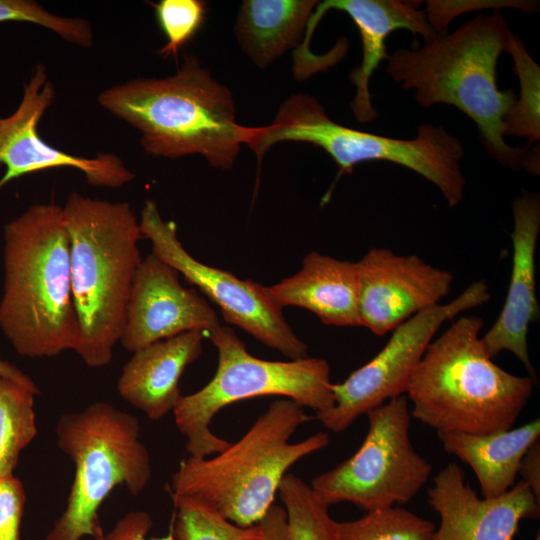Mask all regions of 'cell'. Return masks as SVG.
<instances>
[{
    "instance_id": "6da1fadb",
    "label": "cell",
    "mask_w": 540,
    "mask_h": 540,
    "mask_svg": "<svg viewBox=\"0 0 540 540\" xmlns=\"http://www.w3.org/2000/svg\"><path fill=\"white\" fill-rule=\"evenodd\" d=\"M510 33L499 11L478 15L453 32H436L422 44L396 49L388 54L386 70L414 92L422 108L448 104L473 120L482 144L500 164L539 175V145L512 147L504 140V119L517 96L498 88L497 62Z\"/></svg>"
},
{
    "instance_id": "7a4b0ae2",
    "label": "cell",
    "mask_w": 540,
    "mask_h": 540,
    "mask_svg": "<svg viewBox=\"0 0 540 540\" xmlns=\"http://www.w3.org/2000/svg\"><path fill=\"white\" fill-rule=\"evenodd\" d=\"M3 241V334L19 355L28 358L74 350L79 323L62 206H30L4 226Z\"/></svg>"
},
{
    "instance_id": "3957f363",
    "label": "cell",
    "mask_w": 540,
    "mask_h": 540,
    "mask_svg": "<svg viewBox=\"0 0 540 540\" xmlns=\"http://www.w3.org/2000/svg\"><path fill=\"white\" fill-rule=\"evenodd\" d=\"M97 102L138 130L143 150L155 157L199 154L211 166L230 170L244 145L247 126L236 121L231 92L195 56L173 75L113 85Z\"/></svg>"
},
{
    "instance_id": "277c9868",
    "label": "cell",
    "mask_w": 540,
    "mask_h": 540,
    "mask_svg": "<svg viewBox=\"0 0 540 540\" xmlns=\"http://www.w3.org/2000/svg\"><path fill=\"white\" fill-rule=\"evenodd\" d=\"M70 245V275L79 337L74 351L92 368L110 363L127 316L133 280L142 262L139 221L127 202L79 192L62 206Z\"/></svg>"
},
{
    "instance_id": "5b68a950",
    "label": "cell",
    "mask_w": 540,
    "mask_h": 540,
    "mask_svg": "<svg viewBox=\"0 0 540 540\" xmlns=\"http://www.w3.org/2000/svg\"><path fill=\"white\" fill-rule=\"evenodd\" d=\"M483 320L456 319L431 341L408 382L411 416L441 431L488 434L509 430L535 381L495 364L483 345Z\"/></svg>"
},
{
    "instance_id": "8992f818",
    "label": "cell",
    "mask_w": 540,
    "mask_h": 540,
    "mask_svg": "<svg viewBox=\"0 0 540 540\" xmlns=\"http://www.w3.org/2000/svg\"><path fill=\"white\" fill-rule=\"evenodd\" d=\"M312 419L293 400H274L237 442L211 458L182 460L171 477V497L195 499L241 527L258 524L274 504L288 469L329 444L328 433L322 431L290 442Z\"/></svg>"
},
{
    "instance_id": "52a82bcc",
    "label": "cell",
    "mask_w": 540,
    "mask_h": 540,
    "mask_svg": "<svg viewBox=\"0 0 540 540\" xmlns=\"http://www.w3.org/2000/svg\"><path fill=\"white\" fill-rule=\"evenodd\" d=\"M283 141L307 142L322 148L340 174L351 173L366 161H389L433 183L450 207L464 197L465 178L460 168L464 147L441 125L422 124L413 139L390 138L334 122L316 98L293 94L280 105L271 124L248 127L244 145L261 163L265 153Z\"/></svg>"
},
{
    "instance_id": "ba28073f",
    "label": "cell",
    "mask_w": 540,
    "mask_h": 540,
    "mask_svg": "<svg viewBox=\"0 0 540 540\" xmlns=\"http://www.w3.org/2000/svg\"><path fill=\"white\" fill-rule=\"evenodd\" d=\"M56 435L75 473L66 508L44 540L101 537L98 510L112 489L123 485L137 496L151 480V459L139 440V421L110 403L95 402L61 415Z\"/></svg>"
},
{
    "instance_id": "9c48e42d",
    "label": "cell",
    "mask_w": 540,
    "mask_h": 540,
    "mask_svg": "<svg viewBox=\"0 0 540 540\" xmlns=\"http://www.w3.org/2000/svg\"><path fill=\"white\" fill-rule=\"evenodd\" d=\"M208 337L218 351L216 372L203 388L182 395L172 411L178 430L187 438L189 456L209 457L230 445L211 431L210 424L221 409L234 402L275 395L315 413L332 407L326 360L308 356L290 361L257 358L228 326L220 325Z\"/></svg>"
},
{
    "instance_id": "30bf717a",
    "label": "cell",
    "mask_w": 540,
    "mask_h": 540,
    "mask_svg": "<svg viewBox=\"0 0 540 540\" xmlns=\"http://www.w3.org/2000/svg\"><path fill=\"white\" fill-rule=\"evenodd\" d=\"M366 415L368 431L359 449L311 482L328 506L349 502L368 512L405 504L431 475L432 465L415 451L410 439L412 416L405 395Z\"/></svg>"
},
{
    "instance_id": "8fae6325",
    "label": "cell",
    "mask_w": 540,
    "mask_h": 540,
    "mask_svg": "<svg viewBox=\"0 0 540 540\" xmlns=\"http://www.w3.org/2000/svg\"><path fill=\"white\" fill-rule=\"evenodd\" d=\"M489 299L487 284L476 281L448 303L424 309L398 325L375 357L343 382L331 383L334 403L315 413L314 418L326 429L340 433L359 416L404 395L412 373L441 325Z\"/></svg>"
},
{
    "instance_id": "7c38bea8",
    "label": "cell",
    "mask_w": 540,
    "mask_h": 540,
    "mask_svg": "<svg viewBox=\"0 0 540 540\" xmlns=\"http://www.w3.org/2000/svg\"><path fill=\"white\" fill-rule=\"evenodd\" d=\"M139 226L143 238L151 242L152 253L215 303L228 324L241 328L290 360L308 356L307 344L286 322L282 308L272 301L265 286L195 259L180 242L176 223L164 220L153 200L145 202Z\"/></svg>"
},
{
    "instance_id": "4fadbf2b",
    "label": "cell",
    "mask_w": 540,
    "mask_h": 540,
    "mask_svg": "<svg viewBox=\"0 0 540 540\" xmlns=\"http://www.w3.org/2000/svg\"><path fill=\"white\" fill-rule=\"evenodd\" d=\"M55 86L48 78L44 64H37L23 86L16 110L0 117V165L6 170L0 189L8 182L38 171L69 167L79 170L86 182L95 187L120 188L135 179V174L113 153L95 157L69 154L43 140L38 125L53 104Z\"/></svg>"
},
{
    "instance_id": "5bb4252c",
    "label": "cell",
    "mask_w": 540,
    "mask_h": 540,
    "mask_svg": "<svg viewBox=\"0 0 540 540\" xmlns=\"http://www.w3.org/2000/svg\"><path fill=\"white\" fill-rule=\"evenodd\" d=\"M356 266L360 326L377 336L439 304L454 280L418 255H397L389 248H371Z\"/></svg>"
},
{
    "instance_id": "9a60e30c",
    "label": "cell",
    "mask_w": 540,
    "mask_h": 540,
    "mask_svg": "<svg viewBox=\"0 0 540 540\" xmlns=\"http://www.w3.org/2000/svg\"><path fill=\"white\" fill-rule=\"evenodd\" d=\"M179 275L152 252L142 259L119 341L127 351L192 330L209 336L221 325L215 310L195 289L182 286Z\"/></svg>"
},
{
    "instance_id": "2e32d148",
    "label": "cell",
    "mask_w": 540,
    "mask_h": 540,
    "mask_svg": "<svg viewBox=\"0 0 540 540\" xmlns=\"http://www.w3.org/2000/svg\"><path fill=\"white\" fill-rule=\"evenodd\" d=\"M433 482L427 497L440 525L432 540H513L523 519L540 517V500L522 480L501 496L480 498L452 462Z\"/></svg>"
},
{
    "instance_id": "e0dca14e",
    "label": "cell",
    "mask_w": 540,
    "mask_h": 540,
    "mask_svg": "<svg viewBox=\"0 0 540 540\" xmlns=\"http://www.w3.org/2000/svg\"><path fill=\"white\" fill-rule=\"evenodd\" d=\"M513 247L509 287L503 307L490 329L481 336L491 358L502 351L514 354L528 376L537 382L528 353V331L539 321L540 306L536 296L535 250L540 231V197L523 191L512 205Z\"/></svg>"
},
{
    "instance_id": "ac0fdd59",
    "label": "cell",
    "mask_w": 540,
    "mask_h": 540,
    "mask_svg": "<svg viewBox=\"0 0 540 540\" xmlns=\"http://www.w3.org/2000/svg\"><path fill=\"white\" fill-rule=\"evenodd\" d=\"M420 2L399 0H326L315 7L307 28L314 31L325 12L336 9L345 12L358 28L362 43V61L349 74L356 87L350 103L355 119L369 123L378 117L369 91L370 78L382 60L388 57L386 39L395 30L405 29L422 39L432 36L425 12L419 9Z\"/></svg>"
},
{
    "instance_id": "d6986e66",
    "label": "cell",
    "mask_w": 540,
    "mask_h": 540,
    "mask_svg": "<svg viewBox=\"0 0 540 540\" xmlns=\"http://www.w3.org/2000/svg\"><path fill=\"white\" fill-rule=\"evenodd\" d=\"M205 337L202 331H187L133 352L118 379L120 396L151 420L166 416L182 396L180 378L200 356Z\"/></svg>"
},
{
    "instance_id": "ffe728a7",
    "label": "cell",
    "mask_w": 540,
    "mask_h": 540,
    "mask_svg": "<svg viewBox=\"0 0 540 540\" xmlns=\"http://www.w3.org/2000/svg\"><path fill=\"white\" fill-rule=\"evenodd\" d=\"M265 290L282 309L304 308L329 326H360L356 262L312 251L304 257L297 273L265 286Z\"/></svg>"
},
{
    "instance_id": "44dd1931",
    "label": "cell",
    "mask_w": 540,
    "mask_h": 540,
    "mask_svg": "<svg viewBox=\"0 0 540 540\" xmlns=\"http://www.w3.org/2000/svg\"><path fill=\"white\" fill-rule=\"evenodd\" d=\"M437 436L447 453L472 468L482 496L495 498L515 484L522 457L539 440L540 420L488 434L441 431Z\"/></svg>"
},
{
    "instance_id": "7402d4cb",
    "label": "cell",
    "mask_w": 540,
    "mask_h": 540,
    "mask_svg": "<svg viewBox=\"0 0 540 540\" xmlns=\"http://www.w3.org/2000/svg\"><path fill=\"white\" fill-rule=\"evenodd\" d=\"M316 0H245L239 9L235 34L239 46L261 69L287 50L298 47Z\"/></svg>"
},
{
    "instance_id": "603a6c76",
    "label": "cell",
    "mask_w": 540,
    "mask_h": 540,
    "mask_svg": "<svg viewBox=\"0 0 540 540\" xmlns=\"http://www.w3.org/2000/svg\"><path fill=\"white\" fill-rule=\"evenodd\" d=\"M39 389L0 377V481L12 475L20 453L37 434L34 396Z\"/></svg>"
},
{
    "instance_id": "cb8c5ba5",
    "label": "cell",
    "mask_w": 540,
    "mask_h": 540,
    "mask_svg": "<svg viewBox=\"0 0 540 540\" xmlns=\"http://www.w3.org/2000/svg\"><path fill=\"white\" fill-rule=\"evenodd\" d=\"M287 516L291 540H338L337 521L312 487L298 476L286 473L278 492Z\"/></svg>"
},
{
    "instance_id": "d4e9b609",
    "label": "cell",
    "mask_w": 540,
    "mask_h": 540,
    "mask_svg": "<svg viewBox=\"0 0 540 540\" xmlns=\"http://www.w3.org/2000/svg\"><path fill=\"white\" fill-rule=\"evenodd\" d=\"M506 51L514 62L520 96L504 119V136H519L528 144L540 140V67L528 53L522 39L510 33Z\"/></svg>"
},
{
    "instance_id": "484cf974",
    "label": "cell",
    "mask_w": 540,
    "mask_h": 540,
    "mask_svg": "<svg viewBox=\"0 0 540 540\" xmlns=\"http://www.w3.org/2000/svg\"><path fill=\"white\" fill-rule=\"evenodd\" d=\"M435 529L430 520L394 506L337 522L338 540H432Z\"/></svg>"
},
{
    "instance_id": "4316f807",
    "label": "cell",
    "mask_w": 540,
    "mask_h": 540,
    "mask_svg": "<svg viewBox=\"0 0 540 540\" xmlns=\"http://www.w3.org/2000/svg\"><path fill=\"white\" fill-rule=\"evenodd\" d=\"M176 517L172 529L176 540H259V524L238 526L211 507L190 497H172Z\"/></svg>"
},
{
    "instance_id": "83f0119b",
    "label": "cell",
    "mask_w": 540,
    "mask_h": 540,
    "mask_svg": "<svg viewBox=\"0 0 540 540\" xmlns=\"http://www.w3.org/2000/svg\"><path fill=\"white\" fill-rule=\"evenodd\" d=\"M25 22L44 27L64 41L90 48L94 43L93 29L89 21L79 17L54 14L41 4L31 0H0V23Z\"/></svg>"
},
{
    "instance_id": "f1b7e54d",
    "label": "cell",
    "mask_w": 540,
    "mask_h": 540,
    "mask_svg": "<svg viewBox=\"0 0 540 540\" xmlns=\"http://www.w3.org/2000/svg\"><path fill=\"white\" fill-rule=\"evenodd\" d=\"M158 24L167 42L159 54L176 56L199 31L206 16V2L202 0H161L154 4Z\"/></svg>"
},
{
    "instance_id": "f546056e",
    "label": "cell",
    "mask_w": 540,
    "mask_h": 540,
    "mask_svg": "<svg viewBox=\"0 0 540 540\" xmlns=\"http://www.w3.org/2000/svg\"><path fill=\"white\" fill-rule=\"evenodd\" d=\"M424 10L430 26L435 32L447 30L448 25L459 15L470 11L515 8L525 13L538 10V1L527 0H428Z\"/></svg>"
},
{
    "instance_id": "4dcf8cb0",
    "label": "cell",
    "mask_w": 540,
    "mask_h": 540,
    "mask_svg": "<svg viewBox=\"0 0 540 540\" xmlns=\"http://www.w3.org/2000/svg\"><path fill=\"white\" fill-rule=\"evenodd\" d=\"M25 502V490L18 478L12 474L0 481V540H21Z\"/></svg>"
},
{
    "instance_id": "1f68e13d",
    "label": "cell",
    "mask_w": 540,
    "mask_h": 540,
    "mask_svg": "<svg viewBox=\"0 0 540 540\" xmlns=\"http://www.w3.org/2000/svg\"><path fill=\"white\" fill-rule=\"evenodd\" d=\"M152 526V517L147 512L130 511L119 519L108 533L89 540H174L172 533L162 537L147 538Z\"/></svg>"
},
{
    "instance_id": "d6a6232c",
    "label": "cell",
    "mask_w": 540,
    "mask_h": 540,
    "mask_svg": "<svg viewBox=\"0 0 540 540\" xmlns=\"http://www.w3.org/2000/svg\"><path fill=\"white\" fill-rule=\"evenodd\" d=\"M258 524L261 528L259 540H291L286 512L282 506L273 504Z\"/></svg>"
},
{
    "instance_id": "836d02e7",
    "label": "cell",
    "mask_w": 540,
    "mask_h": 540,
    "mask_svg": "<svg viewBox=\"0 0 540 540\" xmlns=\"http://www.w3.org/2000/svg\"><path fill=\"white\" fill-rule=\"evenodd\" d=\"M518 474L525 482L535 497L540 500V443L537 440L533 443L522 457Z\"/></svg>"
},
{
    "instance_id": "e575fe53",
    "label": "cell",
    "mask_w": 540,
    "mask_h": 540,
    "mask_svg": "<svg viewBox=\"0 0 540 540\" xmlns=\"http://www.w3.org/2000/svg\"><path fill=\"white\" fill-rule=\"evenodd\" d=\"M0 377L11 378L19 382L34 385V381L13 364L0 359Z\"/></svg>"
},
{
    "instance_id": "d590c367",
    "label": "cell",
    "mask_w": 540,
    "mask_h": 540,
    "mask_svg": "<svg viewBox=\"0 0 540 540\" xmlns=\"http://www.w3.org/2000/svg\"><path fill=\"white\" fill-rule=\"evenodd\" d=\"M535 540H540V534L539 532L537 533L536 537H535Z\"/></svg>"
}]
</instances>
